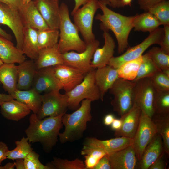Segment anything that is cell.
Segmentation results:
<instances>
[{
	"label": "cell",
	"mask_w": 169,
	"mask_h": 169,
	"mask_svg": "<svg viewBox=\"0 0 169 169\" xmlns=\"http://www.w3.org/2000/svg\"><path fill=\"white\" fill-rule=\"evenodd\" d=\"M99 8L102 14H98L96 20L100 21V28L103 31H111L115 35L118 44V52L123 53L128 45V38L133 28L135 16H126L114 12L109 8L110 6L108 0H99Z\"/></svg>",
	"instance_id": "6da1fadb"
},
{
	"label": "cell",
	"mask_w": 169,
	"mask_h": 169,
	"mask_svg": "<svg viewBox=\"0 0 169 169\" xmlns=\"http://www.w3.org/2000/svg\"><path fill=\"white\" fill-rule=\"evenodd\" d=\"M64 113L42 119H39L36 114H32L29 118V125L25 131L29 142H39L46 152H50L58 141L59 131L63 126L62 117Z\"/></svg>",
	"instance_id": "7a4b0ae2"
},
{
	"label": "cell",
	"mask_w": 169,
	"mask_h": 169,
	"mask_svg": "<svg viewBox=\"0 0 169 169\" xmlns=\"http://www.w3.org/2000/svg\"><path fill=\"white\" fill-rule=\"evenodd\" d=\"M88 99L83 100L80 106L71 114L65 113L62 121L65 129L59 133V140L61 143L73 142L81 138L87 127V123L91 120V102Z\"/></svg>",
	"instance_id": "3957f363"
},
{
	"label": "cell",
	"mask_w": 169,
	"mask_h": 169,
	"mask_svg": "<svg viewBox=\"0 0 169 169\" xmlns=\"http://www.w3.org/2000/svg\"><path fill=\"white\" fill-rule=\"evenodd\" d=\"M60 23L59 27V50L63 54L71 50L81 52L86 49L87 44L80 37L79 30L71 22L68 8L64 3L59 6Z\"/></svg>",
	"instance_id": "277c9868"
},
{
	"label": "cell",
	"mask_w": 169,
	"mask_h": 169,
	"mask_svg": "<svg viewBox=\"0 0 169 169\" xmlns=\"http://www.w3.org/2000/svg\"><path fill=\"white\" fill-rule=\"evenodd\" d=\"M135 82L119 78L109 90L114 96L111 102L113 110L121 116L133 107L135 101Z\"/></svg>",
	"instance_id": "5b68a950"
},
{
	"label": "cell",
	"mask_w": 169,
	"mask_h": 169,
	"mask_svg": "<svg viewBox=\"0 0 169 169\" xmlns=\"http://www.w3.org/2000/svg\"><path fill=\"white\" fill-rule=\"evenodd\" d=\"M95 69L85 75L83 81L70 91L65 93L68 97V108L75 110L80 106V103L85 99L93 101L100 99V91L95 80Z\"/></svg>",
	"instance_id": "8992f818"
},
{
	"label": "cell",
	"mask_w": 169,
	"mask_h": 169,
	"mask_svg": "<svg viewBox=\"0 0 169 169\" xmlns=\"http://www.w3.org/2000/svg\"><path fill=\"white\" fill-rule=\"evenodd\" d=\"M99 0H89L78 8L72 16L74 24L80 33L86 44L95 39L92 26L95 15L99 8Z\"/></svg>",
	"instance_id": "52a82bcc"
},
{
	"label": "cell",
	"mask_w": 169,
	"mask_h": 169,
	"mask_svg": "<svg viewBox=\"0 0 169 169\" xmlns=\"http://www.w3.org/2000/svg\"><path fill=\"white\" fill-rule=\"evenodd\" d=\"M164 34L163 28L159 27L150 33L147 37L140 44L128 48L125 52L119 56H113L108 65L117 69L123 63L141 57L151 46L154 44L160 45Z\"/></svg>",
	"instance_id": "ba28073f"
},
{
	"label": "cell",
	"mask_w": 169,
	"mask_h": 169,
	"mask_svg": "<svg viewBox=\"0 0 169 169\" xmlns=\"http://www.w3.org/2000/svg\"><path fill=\"white\" fill-rule=\"evenodd\" d=\"M157 133L156 125L151 118L141 110L132 145L138 161L140 160L146 146Z\"/></svg>",
	"instance_id": "9c48e42d"
},
{
	"label": "cell",
	"mask_w": 169,
	"mask_h": 169,
	"mask_svg": "<svg viewBox=\"0 0 169 169\" xmlns=\"http://www.w3.org/2000/svg\"><path fill=\"white\" fill-rule=\"evenodd\" d=\"M68 107V97L66 93L61 94L59 90L45 93L42 95L41 105L37 116L39 119L57 116L65 113Z\"/></svg>",
	"instance_id": "30bf717a"
},
{
	"label": "cell",
	"mask_w": 169,
	"mask_h": 169,
	"mask_svg": "<svg viewBox=\"0 0 169 169\" xmlns=\"http://www.w3.org/2000/svg\"><path fill=\"white\" fill-rule=\"evenodd\" d=\"M99 45V41L95 39L87 44L85 49L82 52L72 51L62 54L64 64L75 68L87 74L94 69L91 65V60L95 50Z\"/></svg>",
	"instance_id": "8fae6325"
},
{
	"label": "cell",
	"mask_w": 169,
	"mask_h": 169,
	"mask_svg": "<svg viewBox=\"0 0 169 169\" xmlns=\"http://www.w3.org/2000/svg\"><path fill=\"white\" fill-rule=\"evenodd\" d=\"M135 82L134 103L151 118L154 114L153 100L157 90L149 78L141 79Z\"/></svg>",
	"instance_id": "7c38bea8"
},
{
	"label": "cell",
	"mask_w": 169,
	"mask_h": 169,
	"mask_svg": "<svg viewBox=\"0 0 169 169\" xmlns=\"http://www.w3.org/2000/svg\"><path fill=\"white\" fill-rule=\"evenodd\" d=\"M0 24L11 29L16 38V47L22 50L24 26L19 12L0 2Z\"/></svg>",
	"instance_id": "4fadbf2b"
},
{
	"label": "cell",
	"mask_w": 169,
	"mask_h": 169,
	"mask_svg": "<svg viewBox=\"0 0 169 169\" xmlns=\"http://www.w3.org/2000/svg\"><path fill=\"white\" fill-rule=\"evenodd\" d=\"M31 88L39 93L62 89L61 84L55 75L54 66L37 70Z\"/></svg>",
	"instance_id": "5bb4252c"
},
{
	"label": "cell",
	"mask_w": 169,
	"mask_h": 169,
	"mask_svg": "<svg viewBox=\"0 0 169 169\" xmlns=\"http://www.w3.org/2000/svg\"><path fill=\"white\" fill-rule=\"evenodd\" d=\"M54 73L62 86L67 92L80 83L86 73L75 68L64 64L54 66Z\"/></svg>",
	"instance_id": "9a60e30c"
},
{
	"label": "cell",
	"mask_w": 169,
	"mask_h": 169,
	"mask_svg": "<svg viewBox=\"0 0 169 169\" xmlns=\"http://www.w3.org/2000/svg\"><path fill=\"white\" fill-rule=\"evenodd\" d=\"M33 1L49 28L59 30L60 23L59 1L34 0Z\"/></svg>",
	"instance_id": "2e32d148"
},
{
	"label": "cell",
	"mask_w": 169,
	"mask_h": 169,
	"mask_svg": "<svg viewBox=\"0 0 169 169\" xmlns=\"http://www.w3.org/2000/svg\"><path fill=\"white\" fill-rule=\"evenodd\" d=\"M133 143V138L123 136L105 140L88 137L85 139L84 145L101 149L108 154L125 149Z\"/></svg>",
	"instance_id": "e0dca14e"
},
{
	"label": "cell",
	"mask_w": 169,
	"mask_h": 169,
	"mask_svg": "<svg viewBox=\"0 0 169 169\" xmlns=\"http://www.w3.org/2000/svg\"><path fill=\"white\" fill-rule=\"evenodd\" d=\"M106 155L111 169H135L137 168L138 160L132 145Z\"/></svg>",
	"instance_id": "ac0fdd59"
},
{
	"label": "cell",
	"mask_w": 169,
	"mask_h": 169,
	"mask_svg": "<svg viewBox=\"0 0 169 169\" xmlns=\"http://www.w3.org/2000/svg\"><path fill=\"white\" fill-rule=\"evenodd\" d=\"M141 110L135 103L127 112L120 116L122 125L115 131V137L123 136L133 138L138 125Z\"/></svg>",
	"instance_id": "d6986e66"
},
{
	"label": "cell",
	"mask_w": 169,
	"mask_h": 169,
	"mask_svg": "<svg viewBox=\"0 0 169 169\" xmlns=\"http://www.w3.org/2000/svg\"><path fill=\"white\" fill-rule=\"evenodd\" d=\"M164 152L161 137L157 133L145 149L137 168L148 169Z\"/></svg>",
	"instance_id": "ffe728a7"
},
{
	"label": "cell",
	"mask_w": 169,
	"mask_h": 169,
	"mask_svg": "<svg viewBox=\"0 0 169 169\" xmlns=\"http://www.w3.org/2000/svg\"><path fill=\"white\" fill-rule=\"evenodd\" d=\"M103 36L105 40L102 48H98L95 50L91 62V65L94 69L107 65L113 56L116 45L115 41L108 31H103Z\"/></svg>",
	"instance_id": "44dd1931"
},
{
	"label": "cell",
	"mask_w": 169,
	"mask_h": 169,
	"mask_svg": "<svg viewBox=\"0 0 169 169\" xmlns=\"http://www.w3.org/2000/svg\"><path fill=\"white\" fill-rule=\"evenodd\" d=\"M119 78L117 69L108 65L95 69V82L100 91V99L102 101L106 93Z\"/></svg>",
	"instance_id": "7402d4cb"
},
{
	"label": "cell",
	"mask_w": 169,
	"mask_h": 169,
	"mask_svg": "<svg viewBox=\"0 0 169 169\" xmlns=\"http://www.w3.org/2000/svg\"><path fill=\"white\" fill-rule=\"evenodd\" d=\"M24 26H28L38 30L49 28L36 7L33 1L24 5L19 12Z\"/></svg>",
	"instance_id": "603a6c76"
},
{
	"label": "cell",
	"mask_w": 169,
	"mask_h": 169,
	"mask_svg": "<svg viewBox=\"0 0 169 169\" xmlns=\"http://www.w3.org/2000/svg\"><path fill=\"white\" fill-rule=\"evenodd\" d=\"M34 61L37 70L64 64L62 54L59 50L58 43L52 47L40 50L38 58Z\"/></svg>",
	"instance_id": "cb8c5ba5"
},
{
	"label": "cell",
	"mask_w": 169,
	"mask_h": 169,
	"mask_svg": "<svg viewBox=\"0 0 169 169\" xmlns=\"http://www.w3.org/2000/svg\"><path fill=\"white\" fill-rule=\"evenodd\" d=\"M17 66V90H27L30 89L37 71L35 61L32 59L25 60Z\"/></svg>",
	"instance_id": "d4e9b609"
},
{
	"label": "cell",
	"mask_w": 169,
	"mask_h": 169,
	"mask_svg": "<svg viewBox=\"0 0 169 169\" xmlns=\"http://www.w3.org/2000/svg\"><path fill=\"white\" fill-rule=\"evenodd\" d=\"M0 106L2 116L13 121L19 120L29 114L31 111L25 105L14 99L5 101Z\"/></svg>",
	"instance_id": "484cf974"
},
{
	"label": "cell",
	"mask_w": 169,
	"mask_h": 169,
	"mask_svg": "<svg viewBox=\"0 0 169 169\" xmlns=\"http://www.w3.org/2000/svg\"><path fill=\"white\" fill-rule=\"evenodd\" d=\"M0 59L5 64H19L26 60L22 50L15 46L11 40L0 36Z\"/></svg>",
	"instance_id": "4316f807"
},
{
	"label": "cell",
	"mask_w": 169,
	"mask_h": 169,
	"mask_svg": "<svg viewBox=\"0 0 169 169\" xmlns=\"http://www.w3.org/2000/svg\"><path fill=\"white\" fill-rule=\"evenodd\" d=\"M18 79V66L15 64L3 63L0 66V82L11 95L17 90Z\"/></svg>",
	"instance_id": "83f0119b"
},
{
	"label": "cell",
	"mask_w": 169,
	"mask_h": 169,
	"mask_svg": "<svg viewBox=\"0 0 169 169\" xmlns=\"http://www.w3.org/2000/svg\"><path fill=\"white\" fill-rule=\"evenodd\" d=\"M12 96L14 99L23 103L37 115L42 104V95L40 93L31 88L27 90H17Z\"/></svg>",
	"instance_id": "f1b7e54d"
},
{
	"label": "cell",
	"mask_w": 169,
	"mask_h": 169,
	"mask_svg": "<svg viewBox=\"0 0 169 169\" xmlns=\"http://www.w3.org/2000/svg\"><path fill=\"white\" fill-rule=\"evenodd\" d=\"M38 30L28 26H24L22 51L31 59L36 60L39 50L38 41Z\"/></svg>",
	"instance_id": "f546056e"
},
{
	"label": "cell",
	"mask_w": 169,
	"mask_h": 169,
	"mask_svg": "<svg viewBox=\"0 0 169 169\" xmlns=\"http://www.w3.org/2000/svg\"><path fill=\"white\" fill-rule=\"evenodd\" d=\"M161 24L148 11L135 15L133 28L134 31L151 33L157 29Z\"/></svg>",
	"instance_id": "4dcf8cb0"
},
{
	"label": "cell",
	"mask_w": 169,
	"mask_h": 169,
	"mask_svg": "<svg viewBox=\"0 0 169 169\" xmlns=\"http://www.w3.org/2000/svg\"><path fill=\"white\" fill-rule=\"evenodd\" d=\"M151 119L155 124L157 132L161 137L165 152L169 155V114L154 113Z\"/></svg>",
	"instance_id": "1f68e13d"
},
{
	"label": "cell",
	"mask_w": 169,
	"mask_h": 169,
	"mask_svg": "<svg viewBox=\"0 0 169 169\" xmlns=\"http://www.w3.org/2000/svg\"><path fill=\"white\" fill-rule=\"evenodd\" d=\"M142 56L127 61L120 65L117 69L119 78L133 81L137 76L140 66L142 62Z\"/></svg>",
	"instance_id": "d6a6232c"
},
{
	"label": "cell",
	"mask_w": 169,
	"mask_h": 169,
	"mask_svg": "<svg viewBox=\"0 0 169 169\" xmlns=\"http://www.w3.org/2000/svg\"><path fill=\"white\" fill-rule=\"evenodd\" d=\"M59 31L50 28L38 30V46L39 51L52 47L58 43Z\"/></svg>",
	"instance_id": "836d02e7"
},
{
	"label": "cell",
	"mask_w": 169,
	"mask_h": 169,
	"mask_svg": "<svg viewBox=\"0 0 169 169\" xmlns=\"http://www.w3.org/2000/svg\"><path fill=\"white\" fill-rule=\"evenodd\" d=\"M15 144V148L13 150L8 151L7 159L12 160L24 159L33 151L27 137H23L20 140L16 141Z\"/></svg>",
	"instance_id": "e575fe53"
},
{
	"label": "cell",
	"mask_w": 169,
	"mask_h": 169,
	"mask_svg": "<svg viewBox=\"0 0 169 169\" xmlns=\"http://www.w3.org/2000/svg\"><path fill=\"white\" fill-rule=\"evenodd\" d=\"M142 62L140 66L137 76L133 81L136 82L144 78H150L161 71L146 53L142 55Z\"/></svg>",
	"instance_id": "d590c367"
},
{
	"label": "cell",
	"mask_w": 169,
	"mask_h": 169,
	"mask_svg": "<svg viewBox=\"0 0 169 169\" xmlns=\"http://www.w3.org/2000/svg\"><path fill=\"white\" fill-rule=\"evenodd\" d=\"M146 53L161 71L169 69V54L164 52L160 47H153Z\"/></svg>",
	"instance_id": "8d00e7d4"
},
{
	"label": "cell",
	"mask_w": 169,
	"mask_h": 169,
	"mask_svg": "<svg viewBox=\"0 0 169 169\" xmlns=\"http://www.w3.org/2000/svg\"><path fill=\"white\" fill-rule=\"evenodd\" d=\"M47 165L50 169H86L83 161L79 158L72 161L54 157Z\"/></svg>",
	"instance_id": "74e56055"
},
{
	"label": "cell",
	"mask_w": 169,
	"mask_h": 169,
	"mask_svg": "<svg viewBox=\"0 0 169 169\" xmlns=\"http://www.w3.org/2000/svg\"><path fill=\"white\" fill-rule=\"evenodd\" d=\"M157 19L161 25H169V1H162L148 10Z\"/></svg>",
	"instance_id": "f35d334b"
},
{
	"label": "cell",
	"mask_w": 169,
	"mask_h": 169,
	"mask_svg": "<svg viewBox=\"0 0 169 169\" xmlns=\"http://www.w3.org/2000/svg\"><path fill=\"white\" fill-rule=\"evenodd\" d=\"M154 114H169V91H157L153 100Z\"/></svg>",
	"instance_id": "ab89813d"
},
{
	"label": "cell",
	"mask_w": 169,
	"mask_h": 169,
	"mask_svg": "<svg viewBox=\"0 0 169 169\" xmlns=\"http://www.w3.org/2000/svg\"><path fill=\"white\" fill-rule=\"evenodd\" d=\"M157 91H169V76L160 71L149 78Z\"/></svg>",
	"instance_id": "60d3db41"
},
{
	"label": "cell",
	"mask_w": 169,
	"mask_h": 169,
	"mask_svg": "<svg viewBox=\"0 0 169 169\" xmlns=\"http://www.w3.org/2000/svg\"><path fill=\"white\" fill-rule=\"evenodd\" d=\"M39 155L33 151L24 159L25 169H50L46 165L43 164L40 161Z\"/></svg>",
	"instance_id": "b9f144b4"
},
{
	"label": "cell",
	"mask_w": 169,
	"mask_h": 169,
	"mask_svg": "<svg viewBox=\"0 0 169 169\" xmlns=\"http://www.w3.org/2000/svg\"><path fill=\"white\" fill-rule=\"evenodd\" d=\"M82 156H88L99 161L103 156L107 155L102 149L93 147L83 145L81 152Z\"/></svg>",
	"instance_id": "7bdbcfd3"
},
{
	"label": "cell",
	"mask_w": 169,
	"mask_h": 169,
	"mask_svg": "<svg viewBox=\"0 0 169 169\" xmlns=\"http://www.w3.org/2000/svg\"><path fill=\"white\" fill-rule=\"evenodd\" d=\"M164 34L160 48L165 53L169 54V25H164Z\"/></svg>",
	"instance_id": "ee69618b"
},
{
	"label": "cell",
	"mask_w": 169,
	"mask_h": 169,
	"mask_svg": "<svg viewBox=\"0 0 169 169\" xmlns=\"http://www.w3.org/2000/svg\"><path fill=\"white\" fill-rule=\"evenodd\" d=\"M0 2L5 4L19 12L22 10L24 6L23 0H0Z\"/></svg>",
	"instance_id": "f6af8a7d"
},
{
	"label": "cell",
	"mask_w": 169,
	"mask_h": 169,
	"mask_svg": "<svg viewBox=\"0 0 169 169\" xmlns=\"http://www.w3.org/2000/svg\"><path fill=\"white\" fill-rule=\"evenodd\" d=\"M165 0H137L140 8L145 12L159 3Z\"/></svg>",
	"instance_id": "bcb514c9"
},
{
	"label": "cell",
	"mask_w": 169,
	"mask_h": 169,
	"mask_svg": "<svg viewBox=\"0 0 169 169\" xmlns=\"http://www.w3.org/2000/svg\"><path fill=\"white\" fill-rule=\"evenodd\" d=\"M165 153V152L163 153L160 157L151 165L148 169H166L167 163L164 158V156Z\"/></svg>",
	"instance_id": "7dc6e473"
},
{
	"label": "cell",
	"mask_w": 169,
	"mask_h": 169,
	"mask_svg": "<svg viewBox=\"0 0 169 169\" xmlns=\"http://www.w3.org/2000/svg\"><path fill=\"white\" fill-rule=\"evenodd\" d=\"M94 169H111L110 163L106 155L99 161Z\"/></svg>",
	"instance_id": "c3c4849f"
},
{
	"label": "cell",
	"mask_w": 169,
	"mask_h": 169,
	"mask_svg": "<svg viewBox=\"0 0 169 169\" xmlns=\"http://www.w3.org/2000/svg\"><path fill=\"white\" fill-rule=\"evenodd\" d=\"M9 150L7 145L4 142L0 141V166L3 161L7 159V154Z\"/></svg>",
	"instance_id": "681fc988"
},
{
	"label": "cell",
	"mask_w": 169,
	"mask_h": 169,
	"mask_svg": "<svg viewBox=\"0 0 169 169\" xmlns=\"http://www.w3.org/2000/svg\"><path fill=\"white\" fill-rule=\"evenodd\" d=\"M89 0H74V7L71 12V15L73 16L75 12L82 5L85 4Z\"/></svg>",
	"instance_id": "f907efd6"
},
{
	"label": "cell",
	"mask_w": 169,
	"mask_h": 169,
	"mask_svg": "<svg viewBox=\"0 0 169 169\" xmlns=\"http://www.w3.org/2000/svg\"><path fill=\"white\" fill-rule=\"evenodd\" d=\"M122 121L121 119L115 118L111 125V128L115 130H119L122 125Z\"/></svg>",
	"instance_id": "816d5d0a"
},
{
	"label": "cell",
	"mask_w": 169,
	"mask_h": 169,
	"mask_svg": "<svg viewBox=\"0 0 169 169\" xmlns=\"http://www.w3.org/2000/svg\"><path fill=\"white\" fill-rule=\"evenodd\" d=\"M115 119L114 116L113 114H108L104 117L103 120L104 123L106 125H110Z\"/></svg>",
	"instance_id": "f5cc1de1"
},
{
	"label": "cell",
	"mask_w": 169,
	"mask_h": 169,
	"mask_svg": "<svg viewBox=\"0 0 169 169\" xmlns=\"http://www.w3.org/2000/svg\"><path fill=\"white\" fill-rule=\"evenodd\" d=\"M14 99L10 95L0 93V105L3 102Z\"/></svg>",
	"instance_id": "db71d44e"
},
{
	"label": "cell",
	"mask_w": 169,
	"mask_h": 169,
	"mask_svg": "<svg viewBox=\"0 0 169 169\" xmlns=\"http://www.w3.org/2000/svg\"><path fill=\"white\" fill-rule=\"evenodd\" d=\"M110 6L113 8H120L124 7L121 0H108Z\"/></svg>",
	"instance_id": "11a10c76"
},
{
	"label": "cell",
	"mask_w": 169,
	"mask_h": 169,
	"mask_svg": "<svg viewBox=\"0 0 169 169\" xmlns=\"http://www.w3.org/2000/svg\"><path fill=\"white\" fill-rule=\"evenodd\" d=\"M14 163L15 167L17 169H25L24 159H16Z\"/></svg>",
	"instance_id": "9f6ffc18"
},
{
	"label": "cell",
	"mask_w": 169,
	"mask_h": 169,
	"mask_svg": "<svg viewBox=\"0 0 169 169\" xmlns=\"http://www.w3.org/2000/svg\"><path fill=\"white\" fill-rule=\"evenodd\" d=\"M0 36H1L8 40H11L12 39V36L8 33L6 31L0 27Z\"/></svg>",
	"instance_id": "6f0895ef"
},
{
	"label": "cell",
	"mask_w": 169,
	"mask_h": 169,
	"mask_svg": "<svg viewBox=\"0 0 169 169\" xmlns=\"http://www.w3.org/2000/svg\"><path fill=\"white\" fill-rule=\"evenodd\" d=\"M15 168L14 163L8 162L3 166H0V169H14Z\"/></svg>",
	"instance_id": "680465c9"
},
{
	"label": "cell",
	"mask_w": 169,
	"mask_h": 169,
	"mask_svg": "<svg viewBox=\"0 0 169 169\" xmlns=\"http://www.w3.org/2000/svg\"><path fill=\"white\" fill-rule=\"evenodd\" d=\"M124 6L126 5H131V2L132 0H121Z\"/></svg>",
	"instance_id": "91938a15"
},
{
	"label": "cell",
	"mask_w": 169,
	"mask_h": 169,
	"mask_svg": "<svg viewBox=\"0 0 169 169\" xmlns=\"http://www.w3.org/2000/svg\"><path fill=\"white\" fill-rule=\"evenodd\" d=\"M31 1V0H23V3L24 5L27 4Z\"/></svg>",
	"instance_id": "94428289"
},
{
	"label": "cell",
	"mask_w": 169,
	"mask_h": 169,
	"mask_svg": "<svg viewBox=\"0 0 169 169\" xmlns=\"http://www.w3.org/2000/svg\"><path fill=\"white\" fill-rule=\"evenodd\" d=\"M3 64V63L0 59V66L2 64Z\"/></svg>",
	"instance_id": "6125c7cd"
},
{
	"label": "cell",
	"mask_w": 169,
	"mask_h": 169,
	"mask_svg": "<svg viewBox=\"0 0 169 169\" xmlns=\"http://www.w3.org/2000/svg\"><path fill=\"white\" fill-rule=\"evenodd\" d=\"M53 0L59 1V0Z\"/></svg>",
	"instance_id": "be15d7a7"
}]
</instances>
